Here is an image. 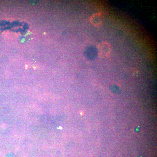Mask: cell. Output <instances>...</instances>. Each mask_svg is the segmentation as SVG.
Listing matches in <instances>:
<instances>
[{
  "instance_id": "1",
  "label": "cell",
  "mask_w": 157,
  "mask_h": 157,
  "mask_svg": "<svg viewBox=\"0 0 157 157\" xmlns=\"http://www.w3.org/2000/svg\"><path fill=\"white\" fill-rule=\"evenodd\" d=\"M97 50L99 54L101 57H107L110 52L111 46L108 42H102L98 45Z\"/></svg>"
},
{
  "instance_id": "2",
  "label": "cell",
  "mask_w": 157,
  "mask_h": 157,
  "mask_svg": "<svg viewBox=\"0 0 157 157\" xmlns=\"http://www.w3.org/2000/svg\"><path fill=\"white\" fill-rule=\"evenodd\" d=\"M90 22L95 26H100L103 22V19L100 13L92 14L90 17Z\"/></svg>"
},
{
  "instance_id": "3",
  "label": "cell",
  "mask_w": 157,
  "mask_h": 157,
  "mask_svg": "<svg viewBox=\"0 0 157 157\" xmlns=\"http://www.w3.org/2000/svg\"><path fill=\"white\" fill-rule=\"evenodd\" d=\"M32 34L29 32H26L19 36L18 40L20 43L25 44L29 42L32 38Z\"/></svg>"
},
{
  "instance_id": "4",
  "label": "cell",
  "mask_w": 157,
  "mask_h": 157,
  "mask_svg": "<svg viewBox=\"0 0 157 157\" xmlns=\"http://www.w3.org/2000/svg\"><path fill=\"white\" fill-rule=\"evenodd\" d=\"M110 88L111 91L114 93H119L120 91V89L116 85H111Z\"/></svg>"
},
{
  "instance_id": "5",
  "label": "cell",
  "mask_w": 157,
  "mask_h": 157,
  "mask_svg": "<svg viewBox=\"0 0 157 157\" xmlns=\"http://www.w3.org/2000/svg\"><path fill=\"white\" fill-rule=\"evenodd\" d=\"M4 157H16L13 154L10 153L6 154Z\"/></svg>"
}]
</instances>
